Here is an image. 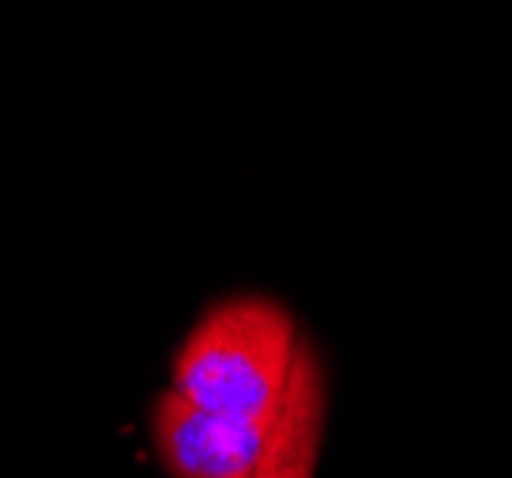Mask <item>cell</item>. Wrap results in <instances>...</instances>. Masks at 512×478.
<instances>
[{
    "label": "cell",
    "instance_id": "obj_3",
    "mask_svg": "<svg viewBox=\"0 0 512 478\" xmlns=\"http://www.w3.org/2000/svg\"><path fill=\"white\" fill-rule=\"evenodd\" d=\"M329 429V371L310 341L256 456L253 478H318Z\"/></svg>",
    "mask_w": 512,
    "mask_h": 478
},
{
    "label": "cell",
    "instance_id": "obj_2",
    "mask_svg": "<svg viewBox=\"0 0 512 478\" xmlns=\"http://www.w3.org/2000/svg\"><path fill=\"white\" fill-rule=\"evenodd\" d=\"M146 429L165 478H253L268 421L207 413L165 387L150 402Z\"/></svg>",
    "mask_w": 512,
    "mask_h": 478
},
{
    "label": "cell",
    "instance_id": "obj_1",
    "mask_svg": "<svg viewBox=\"0 0 512 478\" xmlns=\"http://www.w3.org/2000/svg\"><path fill=\"white\" fill-rule=\"evenodd\" d=\"M310 337L291 306L264 291L222 295L199 310L169 360V391L234 421H272Z\"/></svg>",
    "mask_w": 512,
    "mask_h": 478
}]
</instances>
